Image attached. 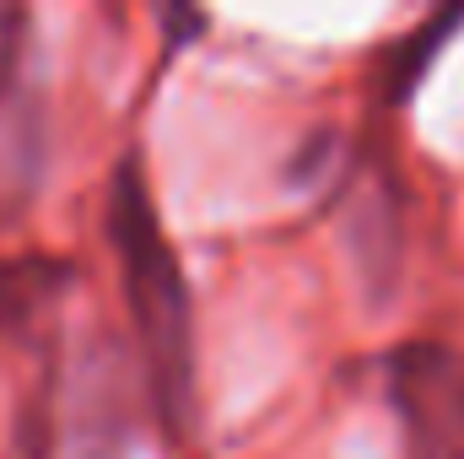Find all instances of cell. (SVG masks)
I'll use <instances>...</instances> for the list:
<instances>
[{"instance_id":"obj_1","label":"cell","mask_w":464,"mask_h":459,"mask_svg":"<svg viewBox=\"0 0 464 459\" xmlns=\"http://www.w3.org/2000/svg\"><path fill=\"white\" fill-rule=\"evenodd\" d=\"M109 238L119 249L130 319L140 336L146 378L157 395V411L173 438L195 427V319H189V287L184 265L157 222L151 190L135 168H119L109 195Z\"/></svg>"},{"instance_id":"obj_2","label":"cell","mask_w":464,"mask_h":459,"mask_svg":"<svg viewBox=\"0 0 464 459\" xmlns=\"http://www.w3.org/2000/svg\"><path fill=\"white\" fill-rule=\"evenodd\" d=\"M389 400L405 459H464V351L411 341L389 362Z\"/></svg>"},{"instance_id":"obj_3","label":"cell","mask_w":464,"mask_h":459,"mask_svg":"<svg viewBox=\"0 0 464 459\" xmlns=\"http://www.w3.org/2000/svg\"><path fill=\"white\" fill-rule=\"evenodd\" d=\"M60 265L49 259H0V325L33 314L54 287H60Z\"/></svg>"}]
</instances>
